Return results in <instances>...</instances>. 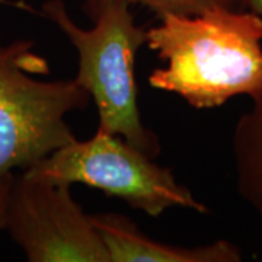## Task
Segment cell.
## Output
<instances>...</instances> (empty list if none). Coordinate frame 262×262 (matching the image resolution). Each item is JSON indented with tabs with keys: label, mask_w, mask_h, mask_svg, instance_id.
<instances>
[{
	"label": "cell",
	"mask_w": 262,
	"mask_h": 262,
	"mask_svg": "<svg viewBox=\"0 0 262 262\" xmlns=\"http://www.w3.org/2000/svg\"><path fill=\"white\" fill-rule=\"evenodd\" d=\"M12 178H13V173L6 178L0 179V230L5 229V215H6V206H8Z\"/></svg>",
	"instance_id": "9"
},
{
	"label": "cell",
	"mask_w": 262,
	"mask_h": 262,
	"mask_svg": "<svg viewBox=\"0 0 262 262\" xmlns=\"http://www.w3.org/2000/svg\"><path fill=\"white\" fill-rule=\"evenodd\" d=\"M102 237L110 262H239L241 249L232 242L217 241L200 246H181L150 239L127 215H92Z\"/></svg>",
	"instance_id": "6"
},
{
	"label": "cell",
	"mask_w": 262,
	"mask_h": 262,
	"mask_svg": "<svg viewBox=\"0 0 262 262\" xmlns=\"http://www.w3.org/2000/svg\"><path fill=\"white\" fill-rule=\"evenodd\" d=\"M39 13L77 51L79 70L75 79L95 102L98 127L156 158L160 153L159 139L141 122L136 80V56L147 42V28L136 24L130 3L105 0L89 29L75 24L64 0H46Z\"/></svg>",
	"instance_id": "2"
},
{
	"label": "cell",
	"mask_w": 262,
	"mask_h": 262,
	"mask_svg": "<svg viewBox=\"0 0 262 262\" xmlns=\"http://www.w3.org/2000/svg\"><path fill=\"white\" fill-rule=\"evenodd\" d=\"M82 8L88 18L92 19L96 15L98 8L105 0H80ZM131 6L140 5L153 12L158 18L177 13V15H195L213 8H245V0H125Z\"/></svg>",
	"instance_id": "8"
},
{
	"label": "cell",
	"mask_w": 262,
	"mask_h": 262,
	"mask_svg": "<svg viewBox=\"0 0 262 262\" xmlns=\"http://www.w3.org/2000/svg\"><path fill=\"white\" fill-rule=\"evenodd\" d=\"M245 8L262 16V0H245Z\"/></svg>",
	"instance_id": "11"
},
{
	"label": "cell",
	"mask_w": 262,
	"mask_h": 262,
	"mask_svg": "<svg viewBox=\"0 0 262 262\" xmlns=\"http://www.w3.org/2000/svg\"><path fill=\"white\" fill-rule=\"evenodd\" d=\"M0 5H8V6L19 8V9L28 10V12H34V9L29 6L27 2H24V0H18V2H15V0H0Z\"/></svg>",
	"instance_id": "10"
},
{
	"label": "cell",
	"mask_w": 262,
	"mask_h": 262,
	"mask_svg": "<svg viewBox=\"0 0 262 262\" xmlns=\"http://www.w3.org/2000/svg\"><path fill=\"white\" fill-rule=\"evenodd\" d=\"M251 99L236 122L232 147L237 191L262 219V88Z\"/></svg>",
	"instance_id": "7"
},
{
	"label": "cell",
	"mask_w": 262,
	"mask_h": 262,
	"mask_svg": "<svg viewBox=\"0 0 262 262\" xmlns=\"http://www.w3.org/2000/svg\"><path fill=\"white\" fill-rule=\"evenodd\" d=\"M29 262H110L102 237L72 185L13 173L5 229Z\"/></svg>",
	"instance_id": "5"
},
{
	"label": "cell",
	"mask_w": 262,
	"mask_h": 262,
	"mask_svg": "<svg viewBox=\"0 0 262 262\" xmlns=\"http://www.w3.org/2000/svg\"><path fill=\"white\" fill-rule=\"evenodd\" d=\"M24 172L60 184L99 189L150 217H159L173 207L208 213V207L179 184L170 169L99 127L91 139H75Z\"/></svg>",
	"instance_id": "4"
},
{
	"label": "cell",
	"mask_w": 262,
	"mask_h": 262,
	"mask_svg": "<svg viewBox=\"0 0 262 262\" xmlns=\"http://www.w3.org/2000/svg\"><path fill=\"white\" fill-rule=\"evenodd\" d=\"M147 28V46L165 67L149 76L155 89L181 96L196 110L249 98L262 88V16L241 8L195 15L168 13Z\"/></svg>",
	"instance_id": "1"
},
{
	"label": "cell",
	"mask_w": 262,
	"mask_h": 262,
	"mask_svg": "<svg viewBox=\"0 0 262 262\" xmlns=\"http://www.w3.org/2000/svg\"><path fill=\"white\" fill-rule=\"evenodd\" d=\"M47 60L29 39L0 44V179L28 169L75 140L67 114L83 110L91 95L76 79L39 80Z\"/></svg>",
	"instance_id": "3"
}]
</instances>
